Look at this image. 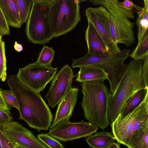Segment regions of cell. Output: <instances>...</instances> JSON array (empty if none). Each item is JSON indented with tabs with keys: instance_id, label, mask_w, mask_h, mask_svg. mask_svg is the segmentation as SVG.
<instances>
[{
	"instance_id": "6da1fadb",
	"label": "cell",
	"mask_w": 148,
	"mask_h": 148,
	"mask_svg": "<svg viewBox=\"0 0 148 148\" xmlns=\"http://www.w3.org/2000/svg\"><path fill=\"white\" fill-rule=\"evenodd\" d=\"M6 83L17 100L19 119L38 131H47L51 125L53 116L40 94L22 83L16 75H9Z\"/></svg>"
},
{
	"instance_id": "7a4b0ae2",
	"label": "cell",
	"mask_w": 148,
	"mask_h": 148,
	"mask_svg": "<svg viewBox=\"0 0 148 148\" xmlns=\"http://www.w3.org/2000/svg\"><path fill=\"white\" fill-rule=\"evenodd\" d=\"M104 80L81 83L83 97L81 104L86 120L104 130L108 125V107L110 93Z\"/></svg>"
},
{
	"instance_id": "3957f363",
	"label": "cell",
	"mask_w": 148,
	"mask_h": 148,
	"mask_svg": "<svg viewBox=\"0 0 148 148\" xmlns=\"http://www.w3.org/2000/svg\"><path fill=\"white\" fill-rule=\"evenodd\" d=\"M142 60L132 59L127 65L124 75L115 91L110 94L108 107L109 120L114 121L124 106L140 90L145 87L141 76Z\"/></svg>"
},
{
	"instance_id": "277c9868",
	"label": "cell",
	"mask_w": 148,
	"mask_h": 148,
	"mask_svg": "<svg viewBox=\"0 0 148 148\" xmlns=\"http://www.w3.org/2000/svg\"><path fill=\"white\" fill-rule=\"evenodd\" d=\"M131 50L124 48L113 54L93 56L87 53L78 59H73V68L87 66L101 68L108 74L110 87L109 92L113 93L121 80L125 73L127 65L124 63L129 57Z\"/></svg>"
},
{
	"instance_id": "5b68a950",
	"label": "cell",
	"mask_w": 148,
	"mask_h": 148,
	"mask_svg": "<svg viewBox=\"0 0 148 148\" xmlns=\"http://www.w3.org/2000/svg\"><path fill=\"white\" fill-rule=\"evenodd\" d=\"M79 0H55L49 11L51 30L57 37L72 30L81 20Z\"/></svg>"
},
{
	"instance_id": "8992f818",
	"label": "cell",
	"mask_w": 148,
	"mask_h": 148,
	"mask_svg": "<svg viewBox=\"0 0 148 148\" xmlns=\"http://www.w3.org/2000/svg\"><path fill=\"white\" fill-rule=\"evenodd\" d=\"M55 0H32L29 16L26 22L27 39L35 44H45L54 36L49 26L48 14Z\"/></svg>"
},
{
	"instance_id": "52a82bcc",
	"label": "cell",
	"mask_w": 148,
	"mask_h": 148,
	"mask_svg": "<svg viewBox=\"0 0 148 148\" xmlns=\"http://www.w3.org/2000/svg\"><path fill=\"white\" fill-rule=\"evenodd\" d=\"M95 5L104 7L111 14L117 36V44H122L129 47L136 41L133 28L134 10L127 8L117 0H90Z\"/></svg>"
},
{
	"instance_id": "ba28073f",
	"label": "cell",
	"mask_w": 148,
	"mask_h": 148,
	"mask_svg": "<svg viewBox=\"0 0 148 148\" xmlns=\"http://www.w3.org/2000/svg\"><path fill=\"white\" fill-rule=\"evenodd\" d=\"M148 121V92L143 101L127 115L121 117L119 115L111 123L112 133L119 144L126 146L133 133Z\"/></svg>"
},
{
	"instance_id": "9c48e42d",
	"label": "cell",
	"mask_w": 148,
	"mask_h": 148,
	"mask_svg": "<svg viewBox=\"0 0 148 148\" xmlns=\"http://www.w3.org/2000/svg\"><path fill=\"white\" fill-rule=\"evenodd\" d=\"M58 70L51 65H44L36 62L19 68L16 76L28 87L40 93L52 81Z\"/></svg>"
},
{
	"instance_id": "30bf717a",
	"label": "cell",
	"mask_w": 148,
	"mask_h": 148,
	"mask_svg": "<svg viewBox=\"0 0 148 148\" xmlns=\"http://www.w3.org/2000/svg\"><path fill=\"white\" fill-rule=\"evenodd\" d=\"M98 127L83 120L77 123L64 120L50 129L48 134L55 139L64 142L88 137L97 131Z\"/></svg>"
},
{
	"instance_id": "8fae6325",
	"label": "cell",
	"mask_w": 148,
	"mask_h": 148,
	"mask_svg": "<svg viewBox=\"0 0 148 148\" xmlns=\"http://www.w3.org/2000/svg\"><path fill=\"white\" fill-rule=\"evenodd\" d=\"M75 76L71 67L64 65L55 74L45 97L49 106L54 108L71 89L73 79Z\"/></svg>"
},
{
	"instance_id": "7c38bea8",
	"label": "cell",
	"mask_w": 148,
	"mask_h": 148,
	"mask_svg": "<svg viewBox=\"0 0 148 148\" xmlns=\"http://www.w3.org/2000/svg\"><path fill=\"white\" fill-rule=\"evenodd\" d=\"M1 128L16 146L23 148H48L31 131L17 121H12Z\"/></svg>"
},
{
	"instance_id": "4fadbf2b",
	"label": "cell",
	"mask_w": 148,
	"mask_h": 148,
	"mask_svg": "<svg viewBox=\"0 0 148 148\" xmlns=\"http://www.w3.org/2000/svg\"><path fill=\"white\" fill-rule=\"evenodd\" d=\"M106 8L102 6L90 7L86 10L85 15L88 21L93 24L103 40L108 53L112 54L121 49L112 40L109 33L106 19Z\"/></svg>"
},
{
	"instance_id": "5bb4252c",
	"label": "cell",
	"mask_w": 148,
	"mask_h": 148,
	"mask_svg": "<svg viewBox=\"0 0 148 148\" xmlns=\"http://www.w3.org/2000/svg\"><path fill=\"white\" fill-rule=\"evenodd\" d=\"M78 91L77 88H72L62 99L58 104L54 119L50 129L63 120H70L76 105Z\"/></svg>"
},
{
	"instance_id": "9a60e30c",
	"label": "cell",
	"mask_w": 148,
	"mask_h": 148,
	"mask_svg": "<svg viewBox=\"0 0 148 148\" xmlns=\"http://www.w3.org/2000/svg\"><path fill=\"white\" fill-rule=\"evenodd\" d=\"M85 37L88 48L87 54L101 56L108 53L103 40L93 24L89 21H88Z\"/></svg>"
},
{
	"instance_id": "2e32d148",
	"label": "cell",
	"mask_w": 148,
	"mask_h": 148,
	"mask_svg": "<svg viewBox=\"0 0 148 148\" xmlns=\"http://www.w3.org/2000/svg\"><path fill=\"white\" fill-rule=\"evenodd\" d=\"M0 7L9 26L21 27L23 24L16 0H0Z\"/></svg>"
},
{
	"instance_id": "e0dca14e",
	"label": "cell",
	"mask_w": 148,
	"mask_h": 148,
	"mask_svg": "<svg viewBox=\"0 0 148 148\" xmlns=\"http://www.w3.org/2000/svg\"><path fill=\"white\" fill-rule=\"evenodd\" d=\"M76 81L80 83L100 80H108V74L103 69L96 66L80 68Z\"/></svg>"
},
{
	"instance_id": "ac0fdd59",
	"label": "cell",
	"mask_w": 148,
	"mask_h": 148,
	"mask_svg": "<svg viewBox=\"0 0 148 148\" xmlns=\"http://www.w3.org/2000/svg\"><path fill=\"white\" fill-rule=\"evenodd\" d=\"M126 146L128 148H148V121L133 133Z\"/></svg>"
},
{
	"instance_id": "d6986e66",
	"label": "cell",
	"mask_w": 148,
	"mask_h": 148,
	"mask_svg": "<svg viewBox=\"0 0 148 148\" xmlns=\"http://www.w3.org/2000/svg\"><path fill=\"white\" fill-rule=\"evenodd\" d=\"M115 139L110 133L103 131L92 135L86 139V141L92 148H106Z\"/></svg>"
},
{
	"instance_id": "ffe728a7",
	"label": "cell",
	"mask_w": 148,
	"mask_h": 148,
	"mask_svg": "<svg viewBox=\"0 0 148 148\" xmlns=\"http://www.w3.org/2000/svg\"><path fill=\"white\" fill-rule=\"evenodd\" d=\"M143 7L137 12L138 17L136 21L137 27L138 43L148 34V0H144Z\"/></svg>"
},
{
	"instance_id": "44dd1931",
	"label": "cell",
	"mask_w": 148,
	"mask_h": 148,
	"mask_svg": "<svg viewBox=\"0 0 148 148\" xmlns=\"http://www.w3.org/2000/svg\"><path fill=\"white\" fill-rule=\"evenodd\" d=\"M148 92V87H145L131 98L123 107L119 114L121 117H125L138 106L143 101Z\"/></svg>"
},
{
	"instance_id": "7402d4cb",
	"label": "cell",
	"mask_w": 148,
	"mask_h": 148,
	"mask_svg": "<svg viewBox=\"0 0 148 148\" xmlns=\"http://www.w3.org/2000/svg\"><path fill=\"white\" fill-rule=\"evenodd\" d=\"M129 57L135 60H143L148 57V34L137 44L136 47L129 53Z\"/></svg>"
},
{
	"instance_id": "603a6c76",
	"label": "cell",
	"mask_w": 148,
	"mask_h": 148,
	"mask_svg": "<svg viewBox=\"0 0 148 148\" xmlns=\"http://www.w3.org/2000/svg\"><path fill=\"white\" fill-rule=\"evenodd\" d=\"M22 24L26 23L29 14L32 0H16Z\"/></svg>"
},
{
	"instance_id": "cb8c5ba5",
	"label": "cell",
	"mask_w": 148,
	"mask_h": 148,
	"mask_svg": "<svg viewBox=\"0 0 148 148\" xmlns=\"http://www.w3.org/2000/svg\"><path fill=\"white\" fill-rule=\"evenodd\" d=\"M55 53L52 47L44 46L40 52L36 62L44 65H51Z\"/></svg>"
},
{
	"instance_id": "d4e9b609",
	"label": "cell",
	"mask_w": 148,
	"mask_h": 148,
	"mask_svg": "<svg viewBox=\"0 0 148 148\" xmlns=\"http://www.w3.org/2000/svg\"><path fill=\"white\" fill-rule=\"evenodd\" d=\"M7 61L5 54V43L0 41V79L4 82L7 77Z\"/></svg>"
},
{
	"instance_id": "484cf974",
	"label": "cell",
	"mask_w": 148,
	"mask_h": 148,
	"mask_svg": "<svg viewBox=\"0 0 148 148\" xmlns=\"http://www.w3.org/2000/svg\"><path fill=\"white\" fill-rule=\"evenodd\" d=\"M40 140L49 148H64V146L57 140L48 133H41L37 135Z\"/></svg>"
},
{
	"instance_id": "4316f807",
	"label": "cell",
	"mask_w": 148,
	"mask_h": 148,
	"mask_svg": "<svg viewBox=\"0 0 148 148\" xmlns=\"http://www.w3.org/2000/svg\"><path fill=\"white\" fill-rule=\"evenodd\" d=\"M3 97L7 105L11 109V107L15 108L19 111V107L17 100L14 94L10 90H1Z\"/></svg>"
},
{
	"instance_id": "83f0119b",
	"label": "cell",
	"mask_w": 148,
	"mask_h": 148,
	"mask_svg": "<svg viewBox=\"0 0 148 148\" xmlns=\"http://www.w3.org/2000/svg\"><path fill=\"white\" fill-rule=\"evenodd\" d=\"M106 19L108 30L112 39L113 42L117 45V36L116 32L112 22L111 14L107 10L106 13Z\"/></svg>"
},
{
	"instance_id": "f1b7e54d",
	"label": "cell",
	"mask_w": 148,
	"mask_h": 148,
	"mask_svg": "<svg viewBox=\"0 0 148 148\" xmlns=\"http://www.w3.org/2000/svg\"><path fill=\"white\" fill-rule=\"evenodd\" d=\"M10 34L9 26L0 7V34L3 36L8 35Z\"/></svg>"
},
{
	"instance_id": "f546056e",
	"label": "cell",
	"mask_w": 148,
	"mask_h": 148,
	"mask_svg": "<svg viewBox=\"0 0 148 148\" xmlns=\"http://www.w3.org/2000/svg\"><path fill=\"white\" fill-rule=\"evenodd\" d=\"M0 140L2 148H17L8 138L4 132L0 128Z\"/></svg>"
},
{
	"instance_id": "4dcf8cb0",
	"label": "cell",
	"mask_w": 148,
	"mask_h": 148,
	"mask_svg": "<svg viewBox=\"0 0 148 148\" xmlns=\"http://www.w3.org/2000/svg\"><path fill=\"white\" fill-rule=\"evenodd\" d=\"M143 60L141 76L145 87H148V57Z\"/></svg>"
},
{
	"instance_id": "1f68e13d",
	"label": "cell",
	"mask_w": 148,
	"mask_h": 148,
	"mask_svg": "<svg viewBox=\"0 0 148 148\" xmlns=\"http://www.w3.org/2000/svg\"><path fill=\"white\" fill-rule=\"evenodd\" d=\"M10 114L0 109V128L12 121Z\"/></svg>"
},
{
	"instance_id": "d6a6232c",
	"label": "cell",
	"mask_w": 148,
	"mask_h": 148,
	"mask_svg": "<svg viewBox=\"0 0 148 148\" xmlns=\"http://www.w3.org/2000/svg\"><path fill=\"white\" fill-rule=\"evenodd\" d=\"M119 2L121 4L127 8L135 9L137 12L140 11L143 8L135 4L131 0H124L123 2Z\"/></svg>"
},
{
	"instance_id": "836d02e7",
	"label": "cell",
	"mask_w": 148,
	"mask_h": 148,
	"mask_svg": "<svg viewBox=\"0 0 148 148\" xmlns=\"http://www.w3.org/2000/svg\"><path fill=\"white\" fill-rule=\"evenodd\" d=\"M0 109L10 114L11 110L4 100L2 95L1 90L0 89Z\"/></svg>"
},
{
	"instance_id": "e575fe53",
	"label": "cell",
	"mask_w": 148,
	"mask_h": 148,
	"mask_svg": "<svg viewBox=\"0 0 148 148\" xmlns=\"http://www.w3.org/2000/svg\"><path fill=\"white\" fill-rule=\"evenodd\" d=\"M14 48L18 52H20L22 51L23 49L22 46L21 44L18 43L17 42H15L14 43Z\"/></svg>"
},
{
	"instance_id": "d590c367",
	"label": "cell",
	"mask_w": 148,
	"mask_h": 148,
	"mask_svg": "<svg viewBox=\"0 0 148 148\" xmlns=\"http://www.w3.org/2000/svg\"><path fill=\"white\" fill-rule=\"evenodd\" d=\"M106 148H121L119 145L113 142L109 145Z\"/></svg>"
},
{
	"instance_id": "8d00e7d4",
	"label": "cell",
	"mask_w": 148,
	"mask_h": 148,
	"mask_svg": "<svg viewBox=\"0 0 148 148\" xmlns=\"http://www.w3.org/2000/svg\"><path fill=\"white\" fill-rule=\"evenodd\" d=\"M0 148H2V145H1V142L0 140Z\"/></svg>"
},
{
	"instance_id": "74e56055",
	"label": "cell",
	"mask_w": 148,
	"mask_h": 148,
	"mask_svg": "<svg viewBox=\"0 0 148 148\" xmlns=\"http://www.w3.org/2000/svg\"><path fill=\"white\" fill-rule=\"evenodd\" d=\"M2 36L0 34V41L2 40Z\"/></svg>"
},
{
	"instance_id": "f35d334b",
	"label": "cell",
	"mask_w": 148,
	"mask_h": 148,
	"mask_svg": "<svg viewBox=\"0 0 148 148\" xmlns=\"http://www.w3.org/2000/svg\"><path fill=\"white\" fill-rule=\"evenodd\" d=\"M17 148H23L18 146H16Z\"/></svg>"
}]
</instances>
